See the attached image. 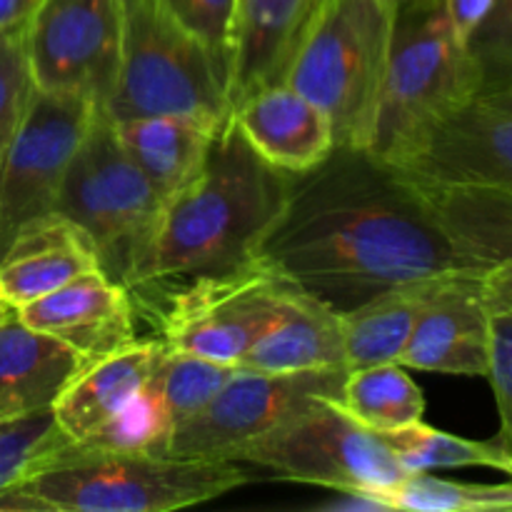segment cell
Wrapping results in <instances>:
<instances>
[{
  "label": "cell",
  "instance_id": "3957f363",
  "mask_svg": "<svg viewBox=\"0 0 512 512\" xmlns=\"http://www.w3.org/2000/svg\"><path fill=\"white\" fill-rule=\"evenodd\" d=\"M248 480L233 460L68 443L18 485L50 512H170L208 503Z\"/></svg>",
  "mask_w": 512,
  "mask_h": 512
},
{
  "label": "cell",
  "instance_id": "d6986e66",
  "mask_svg": "<svg viewBox=\"0 0 512 512\" xmlns=\"http://www.w3.org/2000/svg\"><path fill=\"white\" fill-rule=\"evenodd\" d=\"M163 340H133L120 350L90 360L55 400L53 415L73 443L88 440L143 390L153 375Z\"/></svg>",
  "mask_w": 512,
  "mask_h": 512
},
{
  "label": "cell",
  "instance_id": "484cf974",
  "mask_svg": "<svg viewBox=\"0 0 512 512\" xmlns=\"http://www.w3.org/2000/svg\"><path fill=\"white\" fill-rule=\"evenodd\" d=\"M408 473L450 468H495L512 475V463L498 440H468L430 428L423 420L405 428L378 433Z\"/></svg>",
  "mask_w": 512,
  "mask_h": 512
},
{
  "label": "cell",
  "instance_id": "ba28073f",
  "mask_svg": "<svg viewBox=\"0 0 512 512\" xmlns=\"http://www.w3.org/2000/svg\"><path fill=\"white\" fill-rule=\"evenodd\" d=\"M233 463H250L295 483L343 490H365L385 498L408 475L393 450L375 430L365 428L338 398L318 400L313 408L235 453ZM390 508V505H388Z\"/></svg>",
  "mask_w": 512,
  "mask_h": 512
},
{
  "label": "cell",
  "instance_id": "9a60e30c",
  "mask_svg": "<svg viewBox=\"0 0 512 512\" xmlns=\"http://www.w3.org/2000/svg\"><path fill=\"white\" fill-rule=\"evenodd\" d=\"M15 313L28 328L60 340L88 363L138 340L133 295L103 270H90Z\"/></svg>",
  "mask_w": 512,
  "mask_h": 512
},
{
  "label": "cell",
  "instance_id": "836d02e7",
  "mask_svg": "<svg viewBox=\"0 0 512 512\" xmlns=\"http://www.w3.org/2000/svg\"><path fill=\"white\" fill-rule=\"evenodd\" d=\"M485 378L493 385L500 415V433L495 440L512 463V310L493 313L490 320V368Z\"/></svg>",
  "mask_w": 512,
  "mask_h": 512
},
{
  "label": "cell",
  "instance_id": "603a6c76",
  "mask_svg": "<svg viewBox=\"0 0 512 512\" xmlns=\"http://www.w3.org/2000/svg\"><path fill=\"white\" fill-rule=\"evenodd\" d=\"M413 183L423 190L435 218L468 258L483 268L512 263V190Z\"/></svg>",
  "mask_w": 512,
  "mask_h": 512
},
{
  "label": "cell",
  "instance_id": "d590c367",
  "mask_svg": "<svg viewBox=\"0 0 512 512\" xmlns=\"http://www.w3.org/2000/svg\"><path fill=\"white\" fill-rule=\"evenodd\" d=\"M483 295L490 313L512 310V263H500L485 270Z\"/></svg>",
  "mask_w": 512,
  "mask_h": 512
},
{
  "label": "cell",
  "instance_id": "e0dca14e",
  "mask_svg": "<svg viewBox=\"0 0 512 512\" xmlns=\"http://www.w3.org/2000/svg\"><path fill=\"white\" fill-rule=\"evenodd\" d=\"M233 123L275 168L300 175L335 150L328 115L290 83L270 85L233 108Z\"/></svg>",
  "mask_w": 512,
  "mask_h": 512
},
{
  "label": "cell",
  "instance_id": "4fadbf2b",
  "mask_svg": "<svg viewBox=\"0 0 512 512\" xmlns=\"http://www.w3.org/2000/svg\"><path fill=\"white\" fill-rule=\"evenodd\" d=\"M395 168L418 183L512 190V113L470 100L425 130Z\"/></svg>",
  "mask_w": 512,
  "mask_h": 512
},
{
  "label": "cell",
  "instance_id": "30bf717a",
  "mask_svg": "<svg viewBox=\"0 0 512 512\" xmlns=\"http://www.w3.org/2000/svg\"><path fill=\"white\" fill-rule=\"evenodd\" d=\"M288 278L255 258L228 273L178 285L163 310V343L175 353L238 365L275 318Z\"/></svg>",
  "mask_w": 512,
  "mask_h": 512
},
{
  "label": "cell",
  "instance_id": "f1b7e54d",
  "mask_svg": "<svg viewBox=\"0 0 512 512\" xmlns=\"http://www.w3.org/2000/svg\"><path fill=\"white\" fill-rule=\"evenodd\" d=\"M68 443L73 440L60 430L53 408L0 423V488L23 483L40 460Z\"/></svg>",
  "mask_w": 512,
  "mask_h": 512
},
{
  "label": "cell",
  "instance_id": "d6a6232c",
  "mask_svg": "<svg viewBox=\"0 0 512 512\" xmlns=\"http://www.w3.org/2000/svg\"><path fill=\"white\" fill-rule=\"evenodd\" d=\"M175 20L215 58L230 83L238 0H163Z\"/></svg>",
  "mask_w": 512,
  "mask_h": 512
},
{
  "label": "cell",
  "instance_id": "f546056e",
  "mask_svg": "<svg viewBox=\"0 0 512 512\" xmlns=\"http://www.w3.org/2000/svg\"><path fill=\"white\" fill-rule=\"evenodd\" d=\"M170 430H173V425H170L168 413H165L153 370L148 383L130 400L128 408L115 415L98 433L90 435L88 440H80V443L98 445V448L150 450V453H158L165 440H168Z\"/></svg>",
  "mask_w": 512,
  "mask_h": 512
},
{
  "label": "cell",
  "instance_id": "8d00e7d4",
  "mask_svg": "<svg viewBox=\"0 0 512 512\" xmlns=\"http://www.w3.org/2000/svg\"><path fill=\"white\" fill-rule=\"evenodd\" d=\"M30 5H33V0H0V30L23 20Z\"/></svg>",
  "mask_w": 512,
  "mask_h": 512
},
{
  "label": "cell",
  "instance_id": "44dd1931",
  "mask_svg": "<svg viewBox=\"0 0 512 512\" xmlns=\"http://www.w3.org/2000/svg\"><path fill=\"white\" fill-rule=\"evenodd\" d=\"M90 270H100V265L88 235L53 213L28 225L3 255L0 295L18 310Z\"/></svg>",
  "mask_w": 512,
  "mask_h": 512
},
{
  "label": "cell",
  "instance_id": "83f0119b",
  "mask_svg": "<svg viewBox=\"0 0 512 512\" xmlns=\"http://www.w3.org/2000/svg\"><path fill=\"white\" fill-rule=\"evenodd\" d=\"M235 365L215 363V360L198 358V355L175 353L165 345L158 365H155V383H158L160 398H163L165 413H168L173 430L188 423L198 415L218 390L228 383ZM170 430V433H173Z\"/></svg>",
  "mask_w": 512,
  "mask_h": 512
},
{
  "label": "cell",
  "instance_id": "5b68a950",
  "mask_svg": "<svg viewBox=\"0 0 512 512\" xmlns=\"http://www.w3.org/2000/svg\"><path fill=\"white\" fill-rule=\"evenodd\" d=\"M475 98H480L478 68L443 3L398 10L388 73L365 150L395 168L425 130Z\"/></svg>",
  "mask_w": 512,
  "mask_h": 512
},
{
  "label": "cell",
  "instance_id": "4dcf8cb0",
  "mask_svg": "<svg viewBox=\"0 0 512 512\" xmlns=\"http://www.w3.org/2000/svg\"><path fill=\"white\" fill-rule=\"evenodd\" d=\"M35 80L25 50V18L0 30V158L23 123Z\"/></svg>",
  "mask_w": 512,
  "mask_h": 512
},
{
  "label": "cell",
  "instance_id": "cb8c5ba5",
  "mask_svg": "<svg viewBox=\"0 0 512 512\" xmlns=\"http://www.w3.org/2000/svg\"><path fill=\"white\" fill-rule=\"evenodd\" d=\"M435 280L393 285L343 313L345 368L400 363Z\"/></svg>",
  "mask_w": 512,
  "mask_h": 512
},
{
  "label": "cell",
  "instance_id": "74e56055",
  "mask_svg": "<svg viewBox=\"0 0 512 512\" xmlns=\"http://www.w3.org/2000/svg\"><path fill=\"white\" fill-rule=\"evenodd\" d=\"M480 100H485V103H490V105H498V108L510 110V113H512V85H510V88L500 90V93L488 95V98H480Z\"/></svg>",
  "mask_w": 512,
  "mask_h": 512
},
{
  "label": "cell",
  "instance_id": "7a4b0ae2",
  "mask_svg": "<svg viewBox=\"0 0 512 512\" xmlns=\"http://www.w3.org/2000/svg\"><path fill=\"white\" fill-rule=\"evenodd\" d=\"M290 183L293 175L270 165L230 118L215 133L198 173L165 200L158 235L130 295L228 273L258 258Z\"/></svg>",
  "mask_w": 512,
  "mask_h": 512
},
{
  "label": "cell",
  "instance_id": "e575fe53",
  "mask_svg": "<svg viewBox=\"0 0 512 512\" xmlns=\"http://www.w3.org/2000/svg\"><path fill=\"white\" fill-rule=\"evenodd\" d=\"M493 5L495 0H443L445 15H448L450 25H453V30L465 45H468V38L483 23V18L490 13Z\"/></svg>",
  "mask_w": 512,
  "mask_h": 512
},
{
  "label": "cell",
  "instance_id": "2e32d148",
  "mask_svg": "<svg viewBox=\"0 0 512 512\" xmlns=\"http://www.w3.org/2000/svg\"><path fill=\"white\" fill-rule=\"evenodd\" d=\"M330 0H238L230 60V105L288 80Z\"/></svg>",
  "mask_w": 512,
  "mask_h": 512
},
{
  "label": "cell",
  "instance_id": "7402d4cb",
  "mask_svg": "<svg viewBox=\"0 0 512 512\" xmlns=\"http://www.w3.org/2000/svg\"><path fill=\"white\" fill-rule=\"evenodd\" d=\"M115 135L165 200L205 163L218 130L180 115H135L113 120Z\"/></svg>",
  "mask_w": 512,
  "mask_h": 512
},
{
  "label": "cell",
  "instance_id": "9c48e42d",
  "mask_svg": "<svg viewBox=\"0 0 512 512\" xmlns=\"http://www.w3.org/2000/svg\"><path fill=\"white\" fill-rule=\"evenodd\" d=\"M348 370L263 373L235 365L228 383L188 423L178 425L160 455L233 460L243 445L313 408L318 400H343Z\"/></svg>",
  "mask_w": 512,
  "mask_h": 512
},
{
  "label": "cell",
  "instance_id": "ffe728a7",
  "mask_svg": "<svg viewBox=\"0 0 512 512\" xmlns=\"http://www.w3.org/2000/svg\"><path fill=\"white\" fill-rule=\"evenodd\" d=\"M85 365L83 355L28 328L10 310L0 320V423L53 408Z\"/></svg>",
  "mask_w": 512,
  "mask_h": 512
},
{
  "label": "cell",
  "instance_id": "d4e9b609",
  "mask_svg": "<svg viewBox=\"0 0 512 512\" xmlns=\"http://www.w3.org/2000/svg\"><path fill=\"white\" fill-rule=\"evenodd\" d=\"M350 415L375 433L423 420L425 398L400 363H380L345 373L343 400Z\"/></svg>",
  "mask_w": 512,
  "mask_h": 512
},
{
  "label": "cell",
  "instance_id": "6da1fadb",
  "mask_svg": "<svg viewBox=\"0 0 512 512\" xmlns=\"http://www.w3.org/2000/svg\"><path fill=\"white\" fill-rule=\"evenodd\" d=\"M258 258L340 315L393 285L488 270L450 240L408 175L350 145L293 175Z\"/></svg>",
  "mask_w": 512,
  "mask_h": 512
},
{
  "label": "cell",
  "instance_id": "4316f807",
  "mask_svg": "<svg viewBox=\"0 0 512 512\" xmlns=\"http://www.w3.org/2000/svg\"><path fill=\"white\" fill-rule=\"evenodd\" d=\"M390 510L410 512H498L512 510L510 483H460L438 478L433 470L408 473L388 493Z\"/></svg>",
  "mask_w": 512,
  "mask_h": 512
},
{
  "label": "cell",
  "instance_id": "8fae6325",
  "mask_svg": "<svg viewBox=\"0 0 512 512\" xmlns=\"http://www.w3.org/2000/svg\"><path fill=\"white\" fill-rule=\"evenodd\" d=\"M95 110L78 95L35 88L0 158V260L28 225L55 213L68 165Z\"/></svg>",
  "mask_w": 512,
  "mask_h": 512
},
{
  "label": "cell",
  "instance_id": "7c38bea8",
  "mask_svg": "<svg viewBox=\"0 0 512 512\" xmlns=\"http://www.w3.org/2000/svg\"><path fill=\"white\" fill-rule=\"evenodd\" d=\"M120 0H33L25 50L35 88L105 108L118 83Z\"/></svg>",
  "mask_w": 512,
  "mask_h": 512
},
{
  "label": "cell",
  "instance_id": "5bb4252c",
  "mask_svg": "<svg viewBox=\"0 0 512 512\" xmlns=\"http://www.w3.org/2000/svg\"><path fill=\"white\" fill-rule=\"evenodd\" d=\"M490 313L483 273L435 280L400 365L425 373L485 378L490 368Z\"/></svg>",
  "mask_w": 512,
  "mask_h": 512
},
{
  "label": "cell",
  "instance_id": "277c9868",
  "mask_svg": "<svg viewBox=\"0 0 512 512\" xmlns=\"http://www.w3.org/2000/svg\"><path fill=\"white\" fill-rule=\"evenodd\" d=\"M120 13L118 83L100 110L110 120L180 115L213 130L230 123L228 78L163 0H120Z\"/></svg>",
  "mask_w": 512,
  "mask_h": 512
},
{
  "label": "cell",
  "instance_id": "52a82bcc",
  "mask_svg": "<svg viewBox=\"0 0 512 512\" xmlns=\"http://www.w3.org/2000/svg\"><path fill=\"white\" fill-rule=\"evenodd\" d=\"M393 0H330L285 83L330 118L335 145L368 148L393 50Z\"/></svg>",
  "mask_w": 512,
  "mask_h": 512
},
{
  "label": "cell",
  "instance_id": "ab89813d",
  "mask_svg": "<svg viewBox=\"0 0 512 512\" xmlns=\"http://www.w3.org/2000/svg\"><path fill=\"white\" fill-rule=\"evenodd\" d=\"M10 310H15V308H10V305H8V303H5V300H3V295H0V320H3V318H5V315H8V313H10Z\"/></svg>",
  "mask_w": 512,
  "mask_h": 512
},
{
  "label": "cell",
  "instance_id": "f35d334b",
  "mask_svg": "<svg viewBox=\"0 0 512 512\" xmlns=\"http://www.w3.org/2000/svg\"><path fill=\"white\" fill-rule=\"evenodd\" d=\"M443 0H393L398 10H415V8H430V5H440Z\"/></svg>",
  "mask_w": 512,
  "mask_h": 512
},
{
  "label": "cell",
  "instance_id": "ac0fdd59",
  "mask_svg": "<svg viewBox=\"0 0 512 512\" xmlns=\"http://www.w3.org/2000/svg\"><path fill=\"white\" fill-rule=\"evenodd\" d=\"M238 368L263 373L348 370L343 315L288 280L275 318L250 345Z\"/></svg>",
  "mask_w": 512,
  "mask_h": 512
},
{
  "label": "cell",
  "instance_id": "8992f818",
  "mask_svg": "<svg viewBox=\"0 0 512 512\" xmlns=\"http://www.w3.org/2000/svg\"><path fill=\"white\" fill-rule=\"evenodd\" d=\"M163 205V195L120 145L113 120L95 110L68 165L55 213L88 235L108 278L133 290L158 235Z\"/></svg>",
  "mask_w": 512,
  "mask_h": 512
},
{
  "label": "cell",
  "instance_id": "1f68e13d",
  "mask_svg": "<svg viewBox=\"0 0 512 512\" xmlns=\"http://www.w3.org/2000/svg\"><path fill=\"white\" fill-rule=\"evenodd\" d=\"M480 75V98L500 93L512 85V0H495L483 23L468 38Z\"/></svg>",
  "mask_w": 512,
  "mask_h": 512
}]
</instances>
